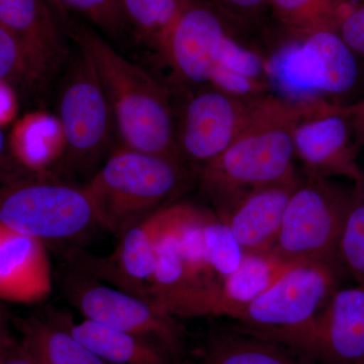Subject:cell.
I'll use <instances>...</instances> for the list:
<instances>
[{
    "label": "cell",
    "mask_w": 364,
    "mask_h": 364,
    "mask_svg": "<svg viewBox=\"0 0 364 364\" xmlns=\"http://www.w3.org/2000/svg\"><path fill=\"white\" fill-rule=\"evenodd\" d=\"M191 0H119L127 26L159 49L165 36Z\"/></svg>",
    "instance_id": "d4e9b609"
},
{
    "label": "cell",
    "mask_w": 364,
    "mask_h": 364,
    "mask_svg": "<svg viewBox=\"0 0 364 364\" xmlns=\"http://www.w3.org/2000/svg\"><path fill=\"white\" fill-rule=\"evenodd\" d=\"M49 318L109 364H168L181 356L149 340L90 318L75 321L61 312H54Z\"/></svg>",
    "instance_id": "d6986e66"
},
{
    "label": "cell",
    "mask_w": 364,
    "mask_h": 364,
    "mask_svg": "<svg viewBox=\"0 0 364 364\" xmlns=\"http://www.w3.org/2000/svg\"><path fill=\"white\" fill-rule=\"evenodd\" d=\"M20 328V343L38 364H109L51 318L32 317Z\"/></svg>",
    "instance_id": "603a6c76"
},
{
    "label": "cell",
    "mask_w": 364,
    "mask_h": 364,
    "mask_svg": "<svg viewBox=\"0 0 364 364\" xmlns=\"http://www.w3.org/2000/svg\"><path fill=\"white\" fill-rule=\"evenodd\" d=\"M11 340H13V337L9 333V318H7L6 311L0 306V358Z\"/></svg>",
    "instance_id": "836d02e7"
},
{
    "label": "cell",
    "mask_w": 364,
    "mask_h": 364,
    "mask_svg": "<svg viewBox=\"0 0 364 364\" xmlns=\"http://www.w3.org/2000/svg\"><path fill=\"white\" fill-rule=\"evenodd\" d=\"M341 112L350 124L354 140L359 148L364 146V98L355 104L342 105Z\"/></svg>",
    "instance_id": "4dcf8cb0"
},
{
    "label": "cell",
    "mask_w": 364,
    "mask_h": 364,
    "mask_svg": "<svg viewBox=\"0 0 364 364\" xmlns=\"http://www.w3.org/2000/svg\"><path fill=\"white\" fill-rule=\"evenodd\" d=\"M260 97H239L214 87L196 91L176 128L182 161L200 171L220 156L251 121Z\"/></svg>",
    "instance_id": "7c38bea8"
},
{
    "label": "cell",
    "mask_w": 364,
    "mask_h": 364,
    "mask_svg": "<svg viewBox=\"0 0 364 364\" xmlns=\"http://www.w3.org/2000/svg\"><path fill=\"white\" fill-rule=\"evenodd\" d=\"M61 287L83 318L149 340L181 355V326L150 299L105 284L73 267L62 274Z\"/></svg>",
    "instance_id": "9c48e42d"
},
{
    "label": "cell",
    "mask_w": 364,
    "mask_h": 364,
    "mask_svg": "<svg viewBox=\"0 0 364 364\" xmlns=\"http://www.w3.org/2000/svg\"><path fill=\"white\" fill-rule=\"evenodd\" d=\"M181 160L117 148L85 188L97 225L122 234L174 203L191 181Z\"/></svg>",
    "instance_id": "277c9868"
},
{
    "label": "cell",
    "mask_w": 364,
    "mask_h": 364,
    "mask_svg": "<svg viewBox=\"0 0 364 364\" xmlns=\"http://www.w3.org/2000/svg\"><path fill=\"white\" fill-rule=\"evenodd\" d=\"M191 203H173L157 210L119 234L111 255L98 257L71 250V267L100 282L149 299V284L154 270L158 244L163 235L177 224Z\"/></svg>",
    "instance_id": "8fae6325"
},
{
    "label": "cell",
    "mask_w": 364,
    "mask_h": 364,
    "mask_svg": "<svg viewBox=\"0 0 364 364\" xmlns=\"http://www.w3.org/2000/svg\"><path fill=\"white\" fill-rule=\"evenodd\" d=\"M205 4L214 6L215 11L237 18H251L269 9V0H208Z\"/></svg>",
    "instance_id": "f546056e"
},
{
    "label": "cell",
    "mask_w": 364,
    "mask_h": 364,
    "mask_svg": "<svg viewBox=\"0 0 364 364\" xmlns=\"http://www.w3.org/2000/svg\"><path fill=\"white\" fill-rule=\"evenodd\" d=\"M58 119L72 161L86 165L100 159L109 145L114 117L95 69L80 50L60 97Z\"/></svg>",
    "instance_id": "4fadbf2b"
},
{
    "label": "cell",
    "mask_w": 364,
    "mask_h": 364,
    "mask_svg": "<svg viewBox=\"0 0 364 364\" xmlns=\"http://www.w3.org/2000/svg\"><path fill=\"white\" fill-rule=\"evenodd\" d=\"M65 139L58 117L47 112L26 114L14 124L9 139L14 161L31 173H46L65 154Z\"/></svg>",
    "instance_id": "7402d4cb"
},
{
    "label": "cell",
    "mask_w": 364,
    "mask_h": 364,
    "mask_svg": "<svg viewBox=\"0 0 364 364\" xmlns=\"http://www.w3.org/2000/svg\"><path fill=\"white\" fill-rule=\"evenodd\" d=\"M352 0H269V9L291 39L320 31H338Z\"/></svg>",
    "instance_id": "cb8c5ba5"
},
{
    "label": "cell",
    "mask_w": 364,
    "mask_h": 364,
    "mask_svg": "<svg viewBox=\"0 0 364 364\" xmlns=\"http://www.w3.org/2000/svg\"><path fill=\"white\" fill-rule=\"evenodd\" d=\"M52 291L47 245L0 224V301L33 305Z\"/></svg>",
    "instance_id": "e0dca14e"
},
{
    "label": "cell",
    "mask_w": 364,
    "mask_h": 364,
    "mask_svg": "<svg viewBox=\"0 0 364 364\" xmlns=\"http://www.w3.org/2000/svg\"><path fill=\"white\" fill-rule=\"evenodd\" d=\"M158 51L182 82L244 97L269 93L264 57L235 39L205 2H189Z\"/></svg>",
    "instance_id": "3957f363"
},
{
    "label": "cell",
    "mask_w": 364,
    "mask_h": 364,
    "mask_svg": "<svg viewBox=\"0 0 364 364\" xmlns=\"http://www.w3.org/2000/svg\"><path fill=\"white\" fill-rule=\"evenodd\" d=\"M263 57L270 93L293 104L342 105L360 76V59L338 31L291 39Z\"/></svg>",
    "instance_id": "5b68a950"
},
{
    "label": "cell",
    "mask_w": 364,
    "mask_h": 364,
    "mask_svg": "<svg viewBox=\"0 0 364 364\" xmlns=\"http://www.w3.org/2000/svg\"><path fill=\"white\" fill-rule=\"evenodd\" d=\"M18 112V102L14 88L9 83L0 81V127L13 121Z\"/></svg>",
    "instance_id": "1f68e13d"
},
{
    "label": "cell",
    "mask_w": 364,
    "mask_h": 364,
    "mask_svg": "<svg viewBox=\"0 0 364 364\" xmlns=\"http://www.w3.org/2000/svg\"><path fill=\"white\" fill-rule=\"evenodd\" d=\"M350 198L351 188H342L330 178H299L272 252L291 264L339 263L340 237Z\"/></svg>",
    "instance_id": "ba28073f"
},
{
    "label": "cell",
    "mask_w": 364,
    "mask_h": 364,
    "mask_svg": "<svg viewBox=\"0 0 364 364\" xmlns=\"http://www.w3.org/2000/svg\"><path fill=\"white\" fill-rule=\"evenodd\" d=\"M200 364H322L293 347L244 331L221 332L203 347Z\"/></svg>",
    "instance_id": "ffe728a7"
},
{
    "label": "cell",
    "mask_w": 364,
    "mask_h": 364,
    "mask_svg": "<svg viewBox=\"0 0 364 364\" xmlns=\"http://www.w3.org/2000/svg\"><path fill=\"white\" fill-rule=\"evenodd\" d=\"M0 224L49 244L78 240L98 226L83 186L31 173L0 186Z\"/></svg>",
    "instance_id": "8992f818"
},
{
    "label": "cell",
    "mask_w": 364,
    "mask_h": 364,
    "mask_svg": "<svg viewBox=\"0 0 364 364\" xmlns=\"http://www.w3.org/2000/svg\"><path fill=\"white\" fill-rule=\"evenodd\" d=\"M53 9L62 14H77L98 28L112 33L127 26L119 0H46Z\"/></svg>",
    "instance_id": "4316f807"
},
{
    "label": "cell",
    "mask_w": 364,
    "mask_h": 364,
    "mask_svg": "<svg viewBox=\"0 0 364 364\" xmlns=\"http://www.w3.org/2000/svg\"><path fill=\"white\" fill-rule=\"evenodd\" d=\"M299 177L256 189L222 220L244 253L270 252L274 246L287 203Z\"/></svg>",
    "instance_id": "ac0fdd59"
},
{
    "label": "cell",
    "mask_w": 364,
    "mask_h": 364,
    "mask_svg": "<svg viewBox=\"0 0 364 364\" xmlns=\"http://www.w3.org/2000/svg\"><path fill=\"white\" fill-rule=\"evenodd\" d=\"M329 102L299 105L261 95L251 121L220 156L198 171L200 189L225 220L256 189L296 178L294 133L309 117L336 109Z\"/></svg>",
    "instance_id": "6da1fadb"
},
{
    "label": "cell",
    "mask_w": 364,
    "mask_h": 364,
    "mask_svg": "<svg viewBox=\"0 0 364 364\" xmlns=\"http://www.w3.org/2000/svg\"><path fill=\"white\" fill-rule=\"evenodd\" d=\"M16 80L28 82L25 61L13 36L0 26V81L11 85Z\"/></svg>",
    "instance_id": "83f0119b"
},
{
    "label": "cell",
    "mask_w": 364,
    "mask_h": 364,
    "mask_svg": "<svg viewBox=\"0 0 364 364\" xmlns=\"http://www.w3.org/2000/svg\"><path fill=\"white\" fill-rule=\"evenodd\" d=\"M337 255L344 272L364 287V179L351 188Z\"/></svg>",
    "instance_id": "484cf974"
},
{
    "label": "cell",
    "mask_w": 364,
    "mask_h": 364,
    "mask_svg": "<svg viewBox=\"0 0 364 364\" xmlns=\"http://www.w3.org/2000/svg\"><path fill=\"white\" fill-rule=\"evenodd\" d=\"M340 105L335 111L309 117L296 124L294 133V153L303 163L306 176L345 177L358 183L364 179L350 124Z\"/></svg>",
    "instance_id": "2e32d148"
},
{
    "label": "cell",
    "mask_w": 364,
    "mask_h": 364,
    "mask_svg": "<svg viewBox=\"0 0 364 364\" xmlns=\"http://www.w3.org/2000/svg\"><path fill=\"white\" fill-rule=\"evenodd\" d=\"M9 141H6V138L4 136L2 127H0V176L4 173L7 163L9 161Z\"/></svg>",
    "instance_id": "e575fe53"
},
{
    "label": "cell",
    "mask_w": 364,
    "mask_h": 364,
    "mask_svg": "<svg viewBox=\"0 0 364 364\" xmlns=\"http://www.w3.org/2000/svg\"><path fill=\"white\" fill-rule=\"evenodd\" d=\"M0 26L20 47L28 85H46L66 56L52 7L46 0H0Z\"/></svg>",
    "instance_id": "9a60e30c"
},
{
    "label": "cell",
    "mask_w": 364,
    "mask_h": 364,
    "mask_svg": "<svg viewBox=\"0 0 364 364\" xmlns=\"http://www.w3.org/2000/svg\"><path fill=\"white\" fill-rule=\"evenodd\" d=\"M71 30L79 50L95 69L124 147L182 161L173 112L164 87L90 26L75 25Z\"/></svg>",
    "instance_id": "7a4b0ae2"
},
{
    "label": "cell",
    "mask_w": 364,
    "mask_h": 364,
    "mask_svg": "<svg viewBox=\"0 0 364 364\" xmlns=\"http://www.w3.org/2000/svg\"><path fill=\"white\" fill-rule=\"evenodd\" d=\"M168 364H195L193 361L188 360V359H186L182 358V356H178V358H174L171 363Z\"/></svg>",
    "instance_id": "d590c367"
},
{
    "label": "cell",
    "mask_w": 364,
    "mask_h": 364,
    "mask_svg": "<svg viewBox=\"0 0 364 364\" xmlns=\"http://www.w3.org/2000/svg\"><path fill=\"white\" fill-rule=\"evenodd\" d=\"M339 35L359 59H364V0L353 2L340 23Z\"/></svg>",
    "instance_id": "f1b7e54d"
},
{
    "label": "cell",
    "mask_w": 364,
    "mask_h": 364,
    "mask_svg": "<svg viewBox=\"0 0 364 364\" xmlns=\"http://www.w3.org/2000/svg\"><path fill=\"white\" fill-rule=\"evenodd\" d=\"M287 346L322 364H364V287L337 289L312 326Z\"/></svg>",
    "instance_id": "5bb4252c"
},
{
    "label": "cell",
    "mask_w": 364,
    "mask_h": 364,
    "mask_svg": "<svg viewBox=\"0 0 364 364\" xmlns=\"http://www.w3.org/2000/svg\"><path fill=\"white\" fill-rule=\"evenodd\" d=\"M272 251L244 253L240 265L224 282L210 316H235L253 303L291 267Z\"/></svg>",
    "instance_id": "44dd1931"
},
{
    "label": "cell",
    "mask_w": 364,
    "mask_h": 364,
    "mask_svg": "<svg viewBox=\"0 0 364 364\" xmlns=\"http://www.w3.org/2000/svg\"><path fill=\"white\" fill-rule=\"evenodd\" d=\"M193 205L179 225L178 236L188 280L183 317L210 316L220 289L240 265L244 252L230 228Z\"/></svg>",
    "instance_id": "30bf717a"
},
{
    "label": "cell",
    "mask_w": 364,
    "mask_h": 364,
    "mask_svg": "<svg viewBox=\"0 0 364 364\" xmlns=\"http://www.w3.org/2000/svg\"><path fill=\"white\" fill-rule=\"evenodd\" d=\"M0 364H38L23 349L20 342L13 338L0 358Z\"/></svg>",
    "instance_id": "d6a6232c"
},
{
    "label": "cell",
    "mask_w": 364,
    "mask_h": 364,
    "mask_svg": "<svg viewBox=\"0 0 364 364\" xmlns=\"http://www.w3.org/2000/svg\"><path fill=\"white\" fill-rule=\"evenodd\" d=\"M344 274L338 262L296 263L234 320L244 331L289 345L312 326Z\"/></svg>",
    "instance_id": "52a82bcc"
}]
</instances>
